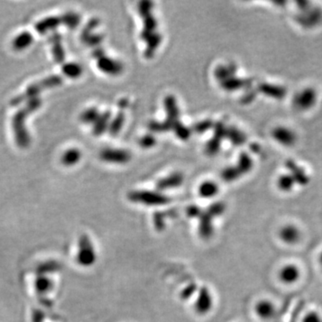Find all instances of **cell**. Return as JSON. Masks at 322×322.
I'll list each match as a JSON object with an SVG mask.
<instances>
[{"label": "cell", "mask_w": 322, "mask_h": 322, "mask_svg": "<svg viewBox=\"0 0 322 322\" xmlns=\"http://www.w3.org/2000/svg\"><path fill=\"white\" fill-rule=\"evenodd\" d=\"M41 104L42 100L39 97L30 99L26 101L25 104L13 115L12 127L15 142L20 148L24 149L30 145V136L26 127V118L31 113L37 111L41 107Z\"/></svg>", "instance_id": "6da1fadb"}, {"label": "cell", "mask_w": 322, "mask_h": 322, "mask_svg": "<svg viewBox=\"0 0 322 322\" xmlns=\"http://www.w3.org/2000/svg\"><path fill=\"white\" fill-rule=\"evenodd\" d=\"M62 82H63V78L61 77L60 75H51V76H48V77L40 80L39 82H34V83L30 84L24 90V92L14 97L11 100V105L12 106H19L21 103L26 102L30 99L39 97V93L42 90L57 87V86L62 84Z\"/></svg>", "instance_id": "7a4b0ae2"}, {"label": "cell", "mask_w": 322, "mask_h": 322, "mask_svg": "<svg viewBox=\"0 0 322 322\" xmlns=\"http://www.w3.org/2000/svg\"><path fill=\"white\" fill-rule=\"evenodd\" d=\"M96 258L94 247L89 236L82 235L79 239V251L76 256L78 263L82 267H90L94 264Z\"/></svg>", "instance_id": "3957f363"}, {"label": "cell", "mask_w": 322, "mask_h": 322, "mask_svg": "<svg viewBox=\"0 0 322 322\" xmlns=\"http://www.w3.org/2000/svg\"><path fill=\"white\" fill-rule=\"evenodd\" d=\"M318 92L313 87H307L295 95L293 99L294 106L302 111L309 110L316 105Z\"/></svg>", "instance_id": "277c9868"}, {"label": "cell", "mask_w": 322, "mask_h": 322, "mask_svg": "<svg viewBox=\"0 0 322 322\" xmlns=\"http://www.w3.org/2000/svg\"><path fill=\"white\" fill-rule=\"evenodd\" d=\"M129 199L132 202H141L147 205H160L169 202V198L160 193L149 191H135L129 193Z\"/></svg>", "instance_id": "5b68a950"}, {"label": "cell", "mask_w": 322, "mask_h": 322, "mask_svg": "<svg viewBox=\"0 0 322 322\" xmlns=\"http://www.w3.org/2000/svg\"><path fill=\"white\" fill-rule=\"evenodd\" d=\"M99 157L105 162L109 163L125 164L131 159V154L127 150L112 148L101 150Z\"/></svg>", "instance_id": "8992f818"}, {"label": "cell", "mask_w": 322, "mask_h": 322, "mask_svg": "<svg viewBox=\"0 0 322 322\" xmlns=\"http://www.w3.org/2000/svg\"><path fill=\"white\" fill-rule=\"evenodd\" d=\"M97 65L100 71L109 75H118L124 70V65L120 61L104 56L98 59Z\"/></svg>", "instance_id": "52a82bcc"}, {"label": "cell", "mask_w": 322, "mask_h": 322, "mask_svg": "<svg viewBox=\"0 0 322 322\" xmlns=\"http://www.w3.org/2000/svg\"><path fill=\"white\" fill-rule=\"evenodd\" d=\"M272 137L284 146H292L297 142V136L291 129L278 126L272 131Z\"/></svg>", "instance_id": "ba28073f"}, {"label": "cell", "mask_w": 322, "mask_h": 322, "mask_svg": "<svg viewBox=\"0 0 322 322\" xmlns=\"http://www.w3.org/2000/svg\"><path fill=\"white\" fill-rule=\"evenodd\" d=\"M279 236L286 245H296L301 240L300 229L292 224L285 225L279 229Z\"/></svg>", "instance_id": "9c48e42d"}, {"label": "cell", "mask_w": 322, "mask_h": 322, "mask_svg": "<svg viewBox=\"0 0 322 322\" xmlns=\"http://www.w3.org/2000/svg\"><path fill=\"white\" fill-rule=\"evenodd\" d=\"M300 277V269L295 264H287L279 271V279L286 285L297 283Z\"/></svg>", "instance_id": "30bf717a"}, {"label": "cell", "mask_w": 322, "mask_h": 322, "mask_svg": "<svg viewBox=\"0 0 322 322\" xmlns=\"http://www.w3.org/2000/svg\"><path fill=\"white\" fill-rule=\"evenodd\" d=\"M48 41L51 43L52 55L56 63H63L65 59V52L62 45V36L59 32L54 31L49 37Z\"/></svg>", "instance_id": "8fae6325"}, {"label": "cell", "mask_w": 322, "mask_h": 322, "mask_svg": "<svg viewBox=\"0 0 322 322\" xmlns=\"http://www.w3.org/2000/svg\"><path fill=\"white\" fill-rule=\"evenodd\" d=\"M252 82L253 80L247 78V79H242V78L233 77L228 78L224 81L220 82L221 88L225 90L232 91V90H239L242 88H252Z\"/></svg>", "instance_id": "7c38bea8"}, {"label": "cell", "mask_w": 322, "mask_h": 322, "mask_svg": "<svg viewBox=\"0 0 322 322\" xmlns=\"http://www.w3.org/2000/svg\"><path fill=\"white\" fill-rule=\"evenodd\" d=\"M255 313L260 318L265 321L271 320L275 316L276 307L271 301L262 300L255 305Z\"/></svg>", "instance_id": "4fadbf2b"}, {"label": "cell", "mask_w": 322, "mask_h": 322, "mask_svg": "<svg viewBox=\"0 0 322 322\" xmlns=\"http://www.w3.org/2000/svg\"><path fill=\"white\" fill-rule=\"evenodd\" d=\"M184 182V176L181 173H174L170 176L162 178L157 183L159 190H168L180 186Z\"/></svg>", "instance_id": "5bb4252c"}, {"label": "cell", "mask_w": 322, "mask_h": 322, "mask_svg": "<svg viewBox=\"0 0 322 322\" xmlns=\"http://www.w3.org/2000/svg\"><path fill=\"white\" fill-rule=\"evenodd\" d=\"M258 90L263 94L275 99H282L287 92V90L282 86L270 84L265 82H262L258 85Z\"/></svg>", "instance_id": "9a60e30c"}, {"label": "cell", "mask_w": 322, "mask_h": 322, "mask_svg": "<svg viewBox=\"0 0 322 322\" xmlns=\"http://www.w3.org/2000/svg\"><path fill=\"white\" fill-rule=\"evenodd\" d=\"M62 23L61 18L57 16H50L40 20L35 24V30L40 34H45L49 30H54Z\"/></svg>", "instance_id": "2e32d148"}, {"label": "cell", "mask_w": 322, "mask_h": 322, "mask_svg": "<svg viewBox=\"0 0 322 322\" xmlns=\"http://www.w3.org/2000/svg\"><path fill=\"white\" fill-rule=\"evenodd\" d=\"M110 120H111V112L107 110L104 113H101L98 117V119L93 124V129H92L93 134L96 136L103 134L108 129Z\"/></svg>", "instance_id": "e0dca14e"}, {"label": "cell", "mask_w": 322, "mask_h": 322, "mask_svg": "<svg viewBox=\"0 0 322 322\" xmlns=\"http://www.w3.org/2000/svg\"><path fill=\"white\" fill-rule=\"evenodd\" d=\"M164 106L168 115L167 119L173 123H176V121H178L179 108L177 107L176 98L173 95H168L164 99Z\"/></svg>", "instance_id": "ac0fdd59"}, {"label": "cell", "mask_w": 322, "mask_h": 322, "mask_svg": "<svg viewBox=\"0 0 322 322\" xmlns=\"http://www.w3.org/2000/svg\"><path fill=\"white\" fill-rule=\"evenodd\" d=\"M212 306V297L209 289L203 288L201 291L200 298L196 304V310L199 314H206Z\"/></svg>", "instance_id": "d6986e66"}, {"label": "cell", "mask_w": 322, "mask_h": 322, "mask_svg": "<svg viewBox=\"0 0 322 322\" xmlns=\"http://www.w3.org/2000/svg\"><path fill=\"white\" fill-rule=\"evenodd\" d=\"M33 41V37L30 32L23 31L18 34L12 41V46L13 49L16 51H21L28 47H30Z\"/></svg>", "instance_id": "ffe728a7"}, {"label": "cell", "mask_w": 322, "mask_h": 322, "mask_svg": "<svg viewBox=\"0 0 322 322\" xmlns=\"http://www.w3.org/2000/svg\"><path fill=\"white\" fill-rule=\"evenodd\" d=\"M237 70V66L235 63H229L228 64H221L215 69V76L219 81H224L228 78L235 76Z\"/></svg>", "instance_id": "44dd1931"}, {"label": "cell", "mask_w": 322, "mask_h": 322, "mask_svg": "<svg viewBox=\"0 0 322 322\" xmlns=\"http://www.w3.org/2000/svg\"><path fill=\"white\" fill-rule=\"evenodd\" d=\"M82 158V152L76 148H71L66 151H64V154L61 157V162L64 164L66 167H72L75 164H77Z\"/></svg>", "instance_id": "7402d4cb"}, {"label": "cell", "mask_w": 322, "mask_h": 322, "mask_svg": "<svg viewBox=\"0 0 322 322\" xmlns=\"http://www.w3.org/2000/svg\"><path fill=\"white\" fill-rule=\"evenodd\" d=\"M226 138L230 140V142H232L233 145H235V146H241V145L245 144L246 140H247L245 133L235 126L227 127Z\"/></svg>", "instance_id": "603a6c76"}, {"label": "cell", "mask_w": 322, "mask_h": 322, "mask_svg": "<svg viewBox=\"0 0 322 322\" xmlns=\"http://www.w3.org/2000/svg\"><path fill=\"white\" fill-rule=\"evenodd\" d=\"M146 50L144 52V56L147 58H150L154 55L156 49L158 48L159 44L161 42V35L159 32H153L150 35L149 39H147Z\"/></svg>", "instance_id": "cb8c5ba5"}, {"label": "cell", "mask_w": 322, "mask_h": 322, "mask_svg": "<svg viewBox=\"0 0 322 322\" xmlns=\"http://www.w3.org/2000/svg\"><path fill=\"white\" fill-rule=\"evenodd\" d=\"M143 25H144V28L141 32V38L146 41L150 35L154 32V30L158 25V21L152 14H150L144 18Z\"/></svg>", "instance_id": "d4e9b609"}, {"label": "cell", "mask_w": 322, "mask_h": 322, "mask_svg": "<svg viewBox=\"0 0 322 322\" xmlns=\"http://www.w3.org/2000/svg\"><path fill=\"white\" fill-rule=\"evenodd\" d=\"M219 192V185L214 182L206 181L199 187V195L203 198H211Z\"/></svg>", "instance_id": "484cf974"}, {"label": "cell", "mask_w": 322, "mask_h": 322, "mask_svg": "<svg viewBox=\"0 0 322 322\" xmlns=\"http://www.w3.org/2000/svg\"><path fill=\"white\" fill-rule=\"evenodd\" d=\"M125 113L124 112H119L114 117V119H112V121H110V123H109V126L107 129L109 133L113 136H116V134L120 132L121 129L125 124Z\"/></svg>", "instance_id": "4316f807"}, {"label": "cell", "mask_w": 322, "mask_h": 322, "mask_svg": "<svg viewBox=\"0 0 322 322\" xmlns=\"http://www.w3.org/2000/svg\"><path fill=\"white\" fill-rule=\"evenodd\" d=\"M53 288V283L51 280L47 278L46 276L40 275L35 280V288L37 292L40 295H44L49 292Z\"/></svg>", "instance_id": "83f0119b"}, {"label": "cell", "mask_w": 322, "mask_h": 322, "mask_svg": "<svg viewBox=\"0 0 322 322\" xmlns=\"http://www.w3.org/2000/svg\"><path fill=\"white\" fill-rule=\"evenodd\" d=\"M62 23L68 27L69 29H75L81 22L80 14L74 12H67L61 16Z\"/></svg>", "instance_id": "f1b7e54d"}, {"label": "cell", "mask_w": 322, "mask_h": 322, "mask_svg": "<svg viewBox=\"0 0 322 322\" xmlns=\"http://www.w3.org/2000/svg\"><path fill=\"white\" fill-rule=\"evenodd\" d=\"M62 71L67 77L75 79L82 75V67L76 63H66L63 64Z\"/></svg>", "instance_id": "f546056e"}, {"label": "cell", "mask_w": 322, "mask_h": 322, "mask_svg": "<svg viewBox=\"0 0 322 322\" xmlns=\"http://www.w3.org/2000/svg\"><path fill=\"white\" fill-rule=\"evenodd\" d=\"M99 115H100V113H99V109L97 107H90V108H88V109H86V110L82 112L81 116H80V119L84 124L93 125L96 120L98 119Z\"/></svg>", "instance_id": "4dcf8cb0"}, {"label": "cell", "mask_w": 322, "mask_h": 322, "mask_svg": "<svg viewBox=\"0 0 322 322\" xmlns=\"http://www.w3.org/2000/svg\"><path fill=\"white\" fill-rule=\"evenodd\" d=\"M166 119L163 122H157V121H151L149 124V129L153 133H163L168 132L173 129V126L176 124Z\"/></svg>", "instance_id": "1f68e13d"}, {"label": "cell", "mask_w": 322, "mask_h": 322, "mask_svg": "<svg viewBox=\"0 0 322 322\" xmlns=\"http://www.w3.org/2000/svg\"><path fill=\"white\" fill-rule=\"evenodd\" d=\"M253 159H251L249 154L246 152H242L239 155L238 165L236 168L240 171L241 174H245L253 168Z\"/></svg>", "instance_id": "d6a6232c"}, {"label": "cell", "mask_w": 322, "mask_h": 322, "mask_svg": "<svg viewBox=\"0 0 322 322\" xmlns=\"http://www.w3.org/2000/svg\"><path fill=\"white\" fill-rule=\"evenodd\" d=\"M296 184L297 182L292 175H282L278 179V187L284 192L291 191Z\"/></svg>", "instance_id": "836d02e7"}, {"label": "cell", "mask_w": 322, "mask_h": 322, "mask_svg": "<svg viewBox=\"0 0 322 322\" xmlns=\"http://www.w3.org/2000/svg\"><path fill=\"white\" fill-rule=\"evenodd\" d=\"M99 22L100 21H99L98 18H92V19H90V21L87 22V24L83 27L82 33H81V39H82L83 42H85L86 39L93 34V31L99 26Z\"/></svg>", "instance_id": "e575fe53"}, {"label": "cell", "mask_w": 322, "mask_h": 322, "mask_svg": "<svg viewBox=\"0 0 322 322\" xmlns=\"http://www.w3.org/2000/svg\"><path fill=\"white\" fill-rule=\"evenodd\" d=\"M172 130H174L176 136L183 141L188 140L192 134V130L189 127L183 125L179 120L174 125Z\"/></svg>", "instance_id": "d590c367"}, {"label": "cell", "mask_w": 322, "mask_h": 322, "mask_svg": "<svg viewBox=\"0 0 322 322\" xmlns=\"http://www.w3.org/2000/svg\"><path fill=\"white\" fill-rule=\"evenodd\" d=\"M241 175L242 174L236 167H228V168H225L221 173V176H222L223 180L226 182H233V181L236 180L237 178H239Z\"/></svg>", "instance_id": "8d00e7d4"}, {"label": "cell", "mask_w": 322, "mask_h": 322, "mask_svg": "<svg viewBox=\"0 0 322 322\" xmlns=\"http://www.w3.org/2000/svg\"><path fill=\"white\" fill-rule=\"evenodd\" d=\"M220 142L221 141H219V139L213 137L207 142L206 146H205L206 154L209 156H214L217 154L220 150V145H221Z\"/></svg>", "instance_id": "74e56055"}, {"label": "cell", "mask_w": 322, "mask_h": 322, "mask_svg": "<svg viewBox=\"0 0 322 322\" xmlns=\"http://www.w3.org/2000/svg\"><path fill=\"white\" fill-rule=\"evenodd\" d=\"M154 3L150 0H142L138 4V11L142 17L145 18L151 14V10Z\"/></svg>", "instance_id": "f35d334b"}, {"label": "cell", "mask_w": 322, "mask_h": 322, "mask_svg": "<svg viewBox=\"0 0 322 322\" xmlns=\"http://www.w3.org/2000/svg\"><path fill=\"white\" fill-rule=\"evenodd\" d=\"M213 122L211 119H206V120L198 122L196 124L193 125V130L197 133H205L208 130H210L211 127H213Z\"/></svg>", "instance_id": "ab89813d"}, {"label": "cell", "mask_w": 322, "mask_h": 322, "mask_svg": "<svg viewBox=\"0 0 322 322\" xmlns=\"http://www.w3.org/2000/svg\"><path fill=\"white\" fill-rule=\"evenodd\" d=\"M213 126H214V137L219 139V141L225 139L227 135V126L224 125L223 122H217Z\"/></svg>", "instance_id": "60d3db41"}, {"label": "cell", "mask_w": 322, "mask_h": 322, "mask_svg": "<svg viewBox=\"0 0 322 322\" xmlns=\"http://www.w3.org/2000/svg\"><path fill=\"white\" fill-rule=\"evenodd\" d=\"M104 39L103 34H99V33H93V34L90 36L88 39L85 40V44H87L89 47H98L99 45L102 43Z\"/></svg>", "instance_id": "b9f144b4"}, {"label": "cell", "mask_w": 322, "mask_h": 322, "mask_svg": "<svg viewBox=\"0 0 322 322\" xmlns=\"http://www.w3.org/2000/svg\"><path fill=\"white\" fill-rule=\"evenodd\" d=\"M156 142H157L156 138L152 134H146L140 139L139 144H140V146L144 148V149H149V148L154 146Z\"/></svg>", "instance_id": "7bdbcfd3"}, {"label": "cell", "mask_w": 322, "mask_h": 322, "mask_svg": "<svg viewBox=\"0 0 322 322\" xmlns=\"http://www.w3.org/2000/svg\"><path fill=\"white\" fill-rule=\"evenodd\" d=\"M256 90H254V89H249V90H247V92L245 93L242 98H241V103L245 104V105H247V104H250L256 97Z\"/></svg>", "instance_id": "ee69618b"}, {"label": "cell", "mask_w": 322, "mask_h": 322, "mask_svg": "<svg viewBox=\"0 0 322 322\" xmlns=\"http://www.w3.org/2000/svg\"><path fill=\"white\" fill-rule=\"evenodd\" d=\"M303 322H322V318L320 314L312 312L305 315V318L303 319Z\"/></svg>", "instance_id": "f6af8a7d"}, {"label": "cell", "mask_w": 322, "mask_h": 322, "mask_svg": "<svg viewBox=\"0 0 322 322\" xmlns=\"http://www.w3.org/2000/svg\"><path fill=\"white\" fill-rule=\"evenodd\" d=\"M105 56V49L102 47H95L92 51V56L96 58L97 60L100 57Z\"/></svg>", "instance_id": "bcb514c9"}, {"label": "cell", "mask_w": 322, "mask_h": 322, "mask_svg": "<svg viewBox=\"0 0 322 322\" xmlns=\"http://www.w3.org/2000/svg\"><path fill=\"white\" fill-rule=\"evenodd\" d=\"M128 105L129 102L127 99H120V100H119V102H118V106H119V107H121V108H125V107H127Z\"/></svg>", "instance_id": "7dc6e473"}]
</instances>
